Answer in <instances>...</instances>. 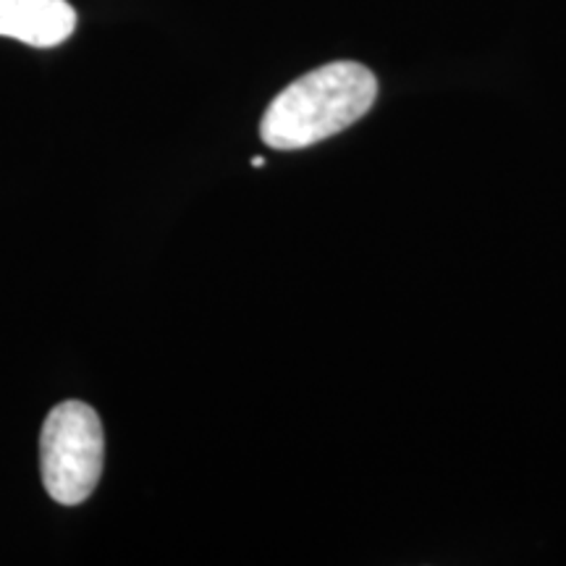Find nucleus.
<instances>
[{"mask_svg": "<svg viewBox=\"0 0 566 566\" xmlns=\"http://www.w3.org/2000/svg\"><path fill=\"white\" fill-rule=\"evenodd\" d=\"M76 30V11L66 0H0V38L32 48H55Z\"/></svg>", "mask_w": 566, "mask_h": 566, "instance_id": "3", "label": "nucleus"}, {"mask_svg": "<svg viewBox=\"0 0 566 566\" xmlns=\"http://www.w3.org/2000/svg\"><path fill=\"white\" fill-rule=\"evenodd\" d=\"M105 436L95 409L84 401H63L42 424L40 470L45 491L61 506L87 501L103 475Z\"/></svg>", "mask_w": 566, "mask_h": 566, "instance_id": "2", "label": "nucleus"}, {"mask_svg": "<svg viewBox=\"0 0 566 566\" xmlns=\"http://www.w3.org/2000/svg\"><path fill=\"white\" fill-rule=\"evenodd\" d=\"M378 97V80L363 63L336 61L289 84L268 105L260 137L273 150H302L349 129Z\"/></svg>", "mask_w": 566, "mask_h": 566, "instance_id": "1", "label": "nucleus"}, {"mask_svg": "<svg viewBox=\"0 0 566 566\" xmlns=\"http://www.w3.org/2000/svg\"><path fill=\"white\" fill-rule=\"evenodd\" d=\"M252 166H254V168H263L265 160H263V158H252Z\"/></svg>", "mask_w": 566, "mask_h": 566, "instance_id": "4", "label": "nucleus"}]
</instances>
